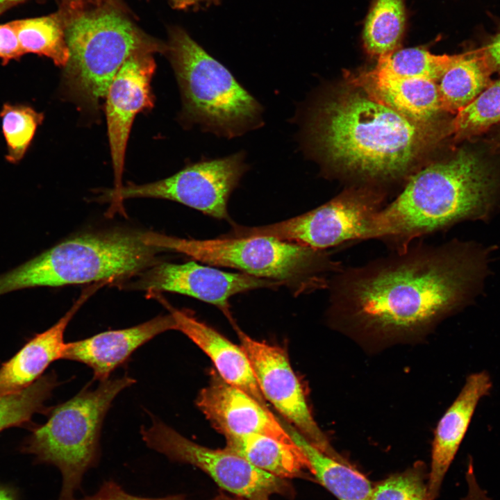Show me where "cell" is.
<instances>
[{
    "label": "cell",
    "instance_id": "6da1fadb",
    "mask_svg": "<svg viewBox=\"0 0 500 500\" xmlns=\"http://www.w3.org/2000/svg\"><path fill=\"white\" fill-rule=\"evenodd\" d=\"M490 247L452 239L420 242L330 278L329 324L378 343L421 337L471 304L490 273Z\"/></svg>",
    "mask_w": 500,
    "mask_h": 500
},
{
    "label": "cell",
    "instance_id": "7a4b0ae2",
    "mask_svg": "<svg viewBox=\"0 0 500 500\" xmlns=\"http://www.w3.org/2000/svg\"><path fill=\"white\" fill-rule=\"evenodd\" d=\"M500 208V167L483 151L459 149L451 158L412 175L401 192L379 211L366 240L392 251L417 238L465 221H490Z\"/></svg>",
    "mask_w": 500,
    "mask_h": 500
},
{
    "label": "cell",
    "instance_id": "3957f363",
    "mask_svg": "<svg viewBox=\"0 0 500 500\" xmlns=\"http://www.w3.org/2000/svg\"><path fill=\"white\" fill-rule=\"evenodd\" d=\"M306 131L310 147L326 165L376 181L406 174L434 134L428 123L410 119L360 90L321 103Z\"/></svg>",
    "mask_w": 500,
    "mask_h": 500
},
{
    "label": "cell",
    "instance_id": "277c9868",
    "mask_svg": "<svg viewBox=\"0 0 500 500\" xmlns=\"http://www.w3.org/2000/svg\"><path fill=\"white\" fill-rule=\"evenodd\" d=\"M69 52L62 85L83 108L95 110L113 78L133 54L165 52L166 45L138 28L116 1L62 3Z\"/></svg>",
    "mask_w": 500,
    "mask_h": 500
},
{
    "label": "cell",
    "instance_id": "5b68a950",
    "mask_svg": "<svg viewBox=\"0 0 500 500\" xmlns=\"http://www.w3.org/2000/svg\"><path fill=\"white\" fill-rule=\"evenodd\" d=\"M165 52L179 86L184 124L227 139L262 126L261 104L185 30L171 28Z\"/></svg>",
    "mask_w": 500,
    "mask_h": 500
},
{
    "label": "cell",
    "instance_id": "8992f818",
    "mask_svg": "<svg viewBox=\"0 0 500 500\" xmlns=\"http://www.w3.org/2000/svg\"><path fill=\"white\" fill-rule=\"evenodd\" d=\"M162 249L148 244L145 232L115 231L65 240L5 272L8 292L25 288L112 281L158 262Z\"/></svg>",
    "mask_w": 500,
    "mask_h": 500
},
{
    "label": "cell",
    "instance_id": "52a82bcc",
    "mask_svg": "<svg viewBox=\"0 0 500 500\" xmlns=\"http://www.w3.org/2000/svg\"><path fill=\"white\" fill-rule=\"evenodd\" d=\"M147 242L165 251L188 256L206 264L238 269L294 288L295 292L328 288L343 266L327 250L269 237L186 239L147 232Z\"/></svg>",
    "mask_w": 500,
    "mask_h": 500
},
{
    "label": "cell",
    "instance_id": "ba28073f",
    "mask_svg": "<svg viewBox=\"0 0 500 500\" xmlns=\"http://www.w3.org/2000/svg\"><path fill=\"white\" fill-rule=\"evenodd\" d=\"M134 383L124 376L101 381L94 390L84 389L56 406L48 421L33 431L26 450L60 469L62 484L58 500H74L85 472L97 466L104 417L115 397Z\"/></svg>",
    "mask_w": 500,
    "mask_h": 500
},
{
    "label": "cell",
    "instance_id": "9c48e42d",
    "mask_svg": "<svg viewBox=\"0 0 500 500\" xmlns=\"http://www.w3.org/2000/svg\"><path fill=\"white\" fill-rule=\"evenodd\" d=\"M383 194L368 188H350L300 215L261 226L235 225L234 238L269 237L316 249L365 240L375 216L385 206Z\"/></svg>",
    "mask_w": 500,
    "mask_h": 500
},
{
    "label": "cell",
    "instance_id": "30bf717a",
    "mask_svg": "<svg viewBox=\"0 0 500 500\" xmlns=\"http://www.w3.org/2000/svg\"><path fill=\"white\" fill-rule=\"evenodd\" d=\"M146 444L171 461L186 463L207 474L222 489L246 500H269L271 496H294L288 479L257 468L226 449H212L185 438L160 420L152 417L149 427L142 428Z\"/></svg>",
    "mask_w": 500,
    "mask_h": 500
},
{
    "label": "cell",
    "instance_id": "8fae6325",
    "mask_svg": "<svg viewBox=\"0 0 500 500\" xmlns=\"http://www.w3.org/2000/svg\"><path fill=\"white\" fill-rule=\"evenodd\" d=\"M244 151L188 165L174 175L144 184L130 183L104 194L112 208L131 198L171 200L219 219H229V197L249 169Z\"/></svg>",
    "mask_w": 500,
    "mask_h": 500
},
{
    "label": "cell",
    "instance_id": "7c38bea8",
    "mask_svg": "<svg viewBox=\"0 0 500 500\" xmlns=\"http://www.w3.org/2000/svg\"><path fill=\"white\" fill-rule=\"evenodd\" d=\"M237 332L265 400L310 444L333 458L346 462L315 421L285 351L278 346L255 340L239 329Z\"/></svg>",
    "mask_w": 500,
    "mask_h": 500
},
{
    "label": "cell",
    "instance_id": "4fadbf2b",
    "mask_svg": "<svg viewBox=\"0 0 500 500\" xmlns=\"http://www.w3.org/2000/svg\"><path fill=\"white\" fill-rule=\"evenodd\" d=\"M135 287L149 292H170L192 297L219 308L229 317L231 297L260 288H276L280 282L244 273H231L195 262H158L144 270Z\"/></svg>",
    "mask_w": 500,
    "mask_h": 500
},
{
    "label": "cell",
    "instance_id": "5bb4252c",
    "mask_svg": "<svg viewBox=\"0 0 500 500\" xmlns=\"http://www.w3.org/2000/svg\"><path fill=\"white\" fill-rule=\"evenodd\" d=\"M153 54L141 51L128 58L113 78L105 97L114 191L123 186L125 151L133 120L138 113L153 106L151 81L156 62Z\"/></svg>",
    "mask_w": 500,
    "mask_h": 500
},
{
    "label": "cell",
    "instance_id": "9a60e30c",
    "mask_svg": "<svg viewBox=\"0 0 500 500\" xmlns=\"http://www.w3.org/2000/svg\"><path fill=\"white\" fill-rule=\"evenodd\" d=\"M196 403L225 439L260 434L294 444L269 408L226 382L217 372L212 373L209 384L201 390Z\"/></svg>",
    "mask_w": 500,
    "mask_h": 500
},
{
    "label": "cell",
    "instance_id": "2e32d148",
    "mask_svg": "<svg viewBox=\"0 0 500 500\" xmlns=\"http://www.w3.org/2000/svg\"><path fill=\"white\" fill-rule=\"evenodd\" d=\"M492 388L488 372L470 374L458 395L440 419L434 434L431 469L428 475V500L438 496L444 476L468 430L481 400Z\"/></svg>",
    "mask_w": 500,
    "mask_h": 500
},
{
    "label": "cell",
    "instance_id": "e0dca14e",
    "mask_svg": "<svg viewBox=\"0 0 500 500\" xmlns=\"http://www.w3.org/2000/svg\"><path fill=\"white\" fill-rule=\"evenodd\" d=\"M175 329L171 314L158 316L131 328L105 331L67 343L64 359L88 365L93 371L94 379L103 381L138 348L157 335Z\"/></svg>",
    "mask_w": 500,
    "mask_h": 500
},
{
    "label": "cell",
    "instance_id": "ac0fdd59",
    "mask_svg": "<svg viewBox=\"0 0 500 500\" xmlns=\"http://www.w3.org/2000/svg\"><path fill=\"white\" fill-rule=\"evenodd\" d=\"M350 81L372 99L413 121L428 123L444 112L435 81L399 77L376 67Z\"/></svg>",
    "mask_w": 500,
    "mask_h": 500
},
{
    "label": "cell",
    "instance_id": "d6986e66",
    "mask_svg": "<svg viewBox=\"0 0 500 500\" xmlns=\"http://www.w3.org/2000/svg\"><path fill=\"white\" fill-rule=\"evenodd\" d=\"M167 308L174 319L175 330L185 334L211 359L223 380L268 408L249 358L241 347L199 321L189 311L177 310L169 305Z\"/></svg>",
    "mask_w": 500,
    "mask_h": 500
},
{
    "label": "cell",
    "instance_id": "ffe728a7",
    "mask_svg": "<svg viewBox=\"0 0 500 500\" xmlns=\"http://www.w3.org/2000/svg\"><path fill=\"white\" fill-rule=\"evenodd\" d=\"M83 294L55 324L30 340L0 368V396L19 392L41 377L53 361L64 359V333L74 315L90 295Z\"/></svg>",
    "mask_w": 500,
    "mask_h": 500
},
{
    "label": "cell",
    "instance_id": "44dd1931",
    "mask_svg": "<svg viewBox=\"0 0 500 500\" xmlns=\"http://www.w3.org/2000/svg\"><path fill=\"white\" fill-rule=\"evenodd\" d=\"M226 441L224 449L276 476L284 479L310 478L309 462L295 442L289 444L260 434L227 438Z\"/></svg>",
    "mask_w": 500,
    "mask_h": 500
},
{
    "label": "cell",
    "instance_id": "7402d4cb",
    "mask_svg": "<svg viewBox=\"0 0 500 500\" xmlns=\"http://www.w3.org/2000/svg\"><path fill=\"white\" fill-rule=\"evenodd\" d=\"M284 426L308 460L312 476L338 500H371L373 487L365 476L318 449L292 425Z\"/></svg>",
    "mask_w": 500,
    "mask_h": 500
},
{
    "label": "cell",
    "instance_id": "603a6c76",
    "mask_svg": "<svg viewBox=\"0 0 500 500\" xmlns=\"http://www.w3.org/2000/svg\"><path fill=\"white\" fill-rule=\"evenodd\" d=\"M491 74L475 47L456 54L438 83L442 110L456 114L467 106L492 83Z\"/></svg>",
    "mask_w": 500,
    "mask_h": 500
},
{
    "label": "cell",
    "instance_id": "cb8c5ba5",
    "mask_svg": "<svg viewBox=\"0 0 500 500\" xmlns=\"http://www.w3.org/2000/svg\"><path fill=\"white\" fill-rule=\"evenodd\" d=\"M21 49L26 53H35L50 58L64 67L69 52L65 33L64 15L60 9L46 16L14 21Z\"/></svg>",
    "mask_w": 500,
    "mask_h": 500
},
{
    "label": "cell",
    "instance_id": "d4e9b609",
    "mask_svg": "<svg viewBox=\"0 0 500 500\" xmlns=\"http://www.w3.org/2000/svg\"><path fill=\"white\" fill-rule=\"evenodd\" d=\"M406 19L404 0H373L362 34L366 51L378 58L394 53L403 35Z\"/></svg>",
    "mask_w": 500,
    "mask_h": 500
},
{
    "label": "cell",
    "instance_id": "484cf974",
    "mask_svg": "<svg viewBox=\"0 0 500 500\" xmlns=\"http://www.w3.org/2000/svg\"><path fill=\"white\" fill-rule=\"evenodd\" d=\"M456 58L435 55L421 48H408L378 57L376 67L392 75L438 82Z\"/></svg>",
    "mask_w": 500,
    "mask_h": 500
},
{
    "label": "cell",
    "instance_id": "4316f807",
    "mask_svg": "<svg viewBox=\"0 0 500 500\" xmlns=\"http://www.w3.org/2000/svg\"><path fill=\"white\" fill-rule=\"evenodd\" d=\"M44 117L43 112H38L30 106L3 103L0 118L6 144L7 162L17 164L24 158Z\"/></svg>",
    "mask_w": 500,
    "mask_h": 500
},
{
    "label": "cell",
    "instance_id": "83f0119b",
    "mask_svg": "<svg viewBox=\"0 0 500 500\" xmlns=\"http://www.w3.org/2000/svg\"><path fill=\"white\" fill-rule=\"evenodd\" d=\"M449 133L457 138L478 135L500 122V78L456 113Z\"/></svg>",
    "mask_w": 500,
    "mask_h": 500
},
{
    "label": "cell",
    "instance_id": "f1b7e54d",
    "mask_svg": "<svg viewBox=\"0 0 500 500\" xmlns=\"http://www.w3.org/2000/svg\"><path fill=\"white\" fill-rule=\"evenodd\" d=\"M57 383L56 375L51 373L19 392L0 396V431L26 423L35 413L43 411L44 402Z\"/></svg>",
    "mask_w": 500,
    "mask_h": 500
},
{
    "label": "cell",
    "instance_id": "f546056e",
    "mask_svg": "<svg viewBox=\"0 0 500 500\" xmlns=\"http://www.w3.org/2000/svg\"><path fill=\"white\" fill-rule=\"evenodd\" d=\"M425 479V467L417 462L377 483L372 488L371 500H428Z\"/></svg>",
    "mask_w": 500,
    "mask_h": 500
},
{
    "label": "cell",
    "instance_id": "4dcf8cb0",
    "mask_svg": "<svg viewBox=\"0 0 500 500\" xmlns=\"http://www.w3.org/2000/svg\"><path fill=\"white\" fill-rule=\"evenodd\" d=\"M494 29L492 33H478L481 45L475 47L491 74L500 72V18L490 13Z\"/></svg>",
    "mask_w": 500,
    "mask_h": 500
},
{
    "label": "cell",
    "instance_id": "1f68e13d",
    "mask_svg": "<svg viewBox=\"0 0 500 500\" xmlns=\"http://www.w3.org/2000/svg\"><path fill=\"white\" fill-rule=\"evenodd\" d=\"M74 500H77L74 499ZM78 500H185L184 494L169 495L161 498H146L127 493L119 485L113 481L104 482L94 494L86 496Z\"/></svg>",
    "mask_w": 500,
    "mask_h": 500
},
{
    "label": "cell",
    "instance_id": "d6a6232c",
    "mask_svg": "<svg viewBox=\"0 0 500 500\" xmlns=\"http://www.w3.org/2000/svg\"><path fill=\"white\" fill-rule=\"evenodd\" d=\"M24 54L21 49L14 21L0 24V58L6 65L10 60H19Z\"/></svg>",
    "mask_w": 500,
    "mask_h": 500
},
{
    "label": "cell",
    "instance_id": "836d02e7",
    "mask_svg": "<svg viewBox=\"0 0 500 500\" xmlns=\"http://www.w3.org/2000/svg\"><path fill=\"white\" fill-rule=\"evenodd\" d=\"M466 481L467 492L462 500H491L476 481L472 458L469 461L468 468L466 472Z\"/></svg>",
    "mask_w": 500,
    "mask_h": 500
},
{
    "label": "cell",
    "instance_id": "e575fe53",
    "mask_svg": "<svg viewBox=\"0 0 500 500\" xmlns=\"http://www.w3.org/2000/svg\"><path fill=\"white\" fill-rule=\"evenodd\" d=\"M175 8L185 9L191 6H198L200 3H206L210 4L217 3L219 0H169Z\"/></svg>",
    "mask_w": 500,
    "mask_h": 500
},
{
    "label": "cell",
    "instance_id": "d590c367",
    "mask_svg": "<svg viewBox=\"0 0 500 500\" xmlns=\"http://www.w3.org/2000/svg\"><path fill=\"white\" fill-rule=\"evenodd\" d=\"M27 0H0V15Z\"/></svg>",
    "mask_w": 500,
    "mask_h": 500
},
{
    "label": "cell",
    "instance_id": "8d00e7d4",
    "mask_svg": "<svg viewBox=\"0 0 500 500\" xmlns=\"http://www.w3.org/2000/svg\"><path fill=\"white\" fill-rule=\"evenodd\" d=\"M491 145L494 151L500 152V131L492 140V144Z\"/></svg>",
    "mask_w": 500,
    "mask_h": 500
},
{
    "label": "cell",
    "instance_id": "74e56055",
    "mask_svg": "<svg viewBox=\"0 0 500 500\" xmlns=\"http://www.w3.org/2000/svg\"><path fill=\"white\" fill-rule=\"evenodd\" d=\"M62 4L69 3V2H87V3H94L101 1H115V0H61Z\"/></svg>",
    "mask_w": 500,
    "mask_h": 500
},
{
    "label": "cell",
    "instance_id": "f35d334b",
    "mask_svg": "<svg viewBox=\"0 0 500 500\" xmlns=\"http://www.w3.org/2000/svg\"><path fill=\"white\" fill-rule=\"evenodd\" d=\"M0 500H13V499L8 492L0 488Z\"/></svg>",
    "mask_w": 500,
    "mask_h": 500
},
{
    "label": "cell",
    "instance_id": "ab89813d",
    "mask_svg": "<svg viewBox=\"0 0 500 500\" xmlns=\"http://www.w3.org/2000/svg\"><path fill=\"white\" fill-rule=\"evenodd\" d=\"M218 500H246L244 499L238 497H231L227 494H223L222 495Z\"/></svg>",
    "mask_w": 500,
    "mask_h": 500
}]
</instances>
